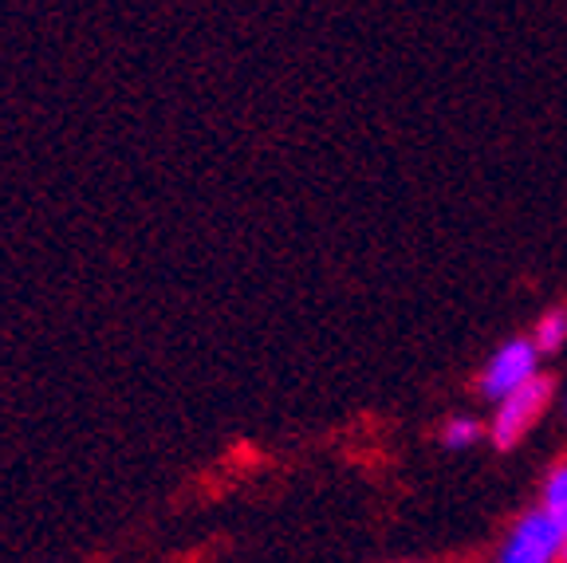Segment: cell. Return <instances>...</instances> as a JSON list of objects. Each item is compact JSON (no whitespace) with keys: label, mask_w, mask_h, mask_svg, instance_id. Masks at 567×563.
I'll use <instances>...</instances> for the list:
<instances>
[{"label":"cell","mask_w":567,"mask_h":563,"mask_svg":"<svg viewBox=\"0 0 567 563\" xmlns=\"http://www.w3.org/2000/svg\"><path fill=\"white\" fill-rule=\"evenodd\" d=\"M551 398H556V382H551L548 375H540V379H532L528 387H520L516 395H508L505 402H496L493 422H488L493 446L513 449L524 433H532V426L540 422L544 410L551 406Z\"/></svg>","instance_id":"cell-1"},{"label":"cell","mask_w":567,"mask_h":563,"mask_svg":"<svg viewBox=\"0 0 567 563\" xmlns=\"http://www.w3.org/2000/svg\"><path fill=\"white\" fill-rule=\"evenodd\" d=\"M532 379H540V351L532 339H508L505 347H496L493 359L481 370V395L488 402H505Z\"/></svg>","instance_id":"cell-2"},{"label":"cell","mask_w":567,"mask_h":563,"mask_svg":"<svg viewBox=\"0 0 567 563\" xmlns=\"http://www.w3.org/2000/svg\"><path fill=\"white\" fill-rule=\"evenodd\" d=\"M564 560V532L544 509L516 520L496 563H559Z\"/></svg>","instance_id":"cell-3"},{"label":"cell","mask_w":567,"mask_h":563,"mask_svg":"<svg viewBox=\"0 0 567 563\" xmlns=\"http://www.w3.org/2000/svg\"><path fill=\"white\" fill-rule=\"evenodd\" d=\"M544 512L564 532V563H567V465L551 469V477L544 481Z\"/></svg>","instance_id":"cell-4"},{"label":"cell","mask_w":567,"mask_h":563,"mask_svg":"<svg viewBox=\"0 0 567 563\" xmlns=\"http://www.w3.org/2000/svg\"><path fill=\"white\" fill-rule=\"evenodd\" d=\"M532 344L540 355H556L567 344V308H548L532 331Z\"/></svg>","instance_id":"cell-5"},{"label":"cell","mask_w":567,"mask_h":563,"mask_svg":"<svg viewBox=\"0 0 567 563\" xmlns=\"http://www.w3.org/2000/svg\"><path fill=\"white\" fill-rule=\"evenodd\" d=\"M477 438H481L477 418H453L442 430V446H450V449H470V446H477Z\"/></svg>","instance_id":"cell-6"},{"label":"cell","mask_w":567,"mask_h":563,"mask_svg":"<svg viewBox=\"0 0 567 563\" xmlns=\"http://www.w3.org/2000/svg\"><path fill=\"white\" fill-rule=\"evenodd\" d=\"M564 414H567V395H564Z\"/></svg>","instance_id":"cell-7"}]
</instances>
